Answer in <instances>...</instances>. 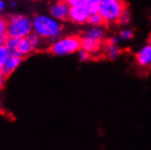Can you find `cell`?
Returning a JSON list of instances; mask_svg holds the SVG:
<instances>
[{
	"instance_id": "52a82bcc",
	"label": "cell",
	"mask_w": 151,
	"mask_h": 150,
	"mask_svg": "<svg viewBox=\"0 0 151 150\" xmlns=\"http://www.w3.org/2000/svg\"><path fill=\"white\" fill-rule=\"evenodd\" d=\"M91 13L82 6H75L71 7L69 13V20L76 24H84L88 23Z\"/></svg>"
},
{
	"instance_id": "30bf717a",
	"label": "cell",
	"mask_w": 151,
	"mask_h": 150,
	"mask_svg": "<svg viewBox=\"0 0 151 150\" xmlns=\"http://www.w3.org/2000/svg\"><path fill=\"white\" fill-rule=\"evenodd\" d=\"M136 61L140 67L148 68L151 67V46H144L139 52L136 54Z\"/></svg>"
},
{
	"instance_id": "ffe728a7",
	"label": "cell",
	"mask_w": 151,
	"mask_h": 150,
	"mask_svg": "<svg viewBox=\"0 0 151 150\" xmlns=\"http://www.w3.org/2000/svg\"><path fill=\"white\" fill-rule=\"evenodd\" d=\"M69 4H70V7H75V6H80V4L83 2V0H66Z\"/></svg>"
},
{
	"instance_id": "6da1fadb",
	"label": "cell",
	"mask_w": 151,
	"mask_h": 150,
	"mask_svg": "<svg viewBox=\"0 0 151 150\" xmlns=\"http://www.w3.org/2000/svg\"><path fill=\"white\" fill-rule=\"evenodd\" d=\"M33 32L41 36L43 40L50 41L52 43L60 38L63 33L61 21L53 18L49 14H37L33 18Z\"/></svg>"
},
{
	"instance_id": "9a60e30c",
	"label": "cell",
	"mask_w": 151,
	"mask_h": 150,
	"mask_svg": "<svg viewBox=\"0 0 151 150\" xmlns=\"http://www.w3.org/2000/svg\"><path fill=\"white\" fill-rule=\"evenodd\" d=\"M10 56L11 55H10L8 48L6 47V45H0V66H4Z\"/></svg>"
},
{
	"instance_id": "3957f363",
	"label": "cell",
	"mask_w": 151,
	"mask_h": 150,
	"mask_svg": "<svg viewBox=\"0 0 151 150\" xmlns=\"http://www.w3.org/2000/svg\"><path fill=\"white\" fill-rule=\"evenodd\" d=\"M7 33L10 38H27L33 32V20L27 15L15 13L7 19Z\"/></svg>"
},
{
	"instance_id": "7402d4cb",
	"label": "cell",
	"mask_w": 151,
	"mask_h": 150,
	"mask_svg": "<svg viewBox=\"0 0 151 150\" xmlns=\"http://www.w3.org/2000/svg\"><path fill=\"white\" fill-rule=\"evenodd\" d=\"M9 6H10V7H11V8H14L15 6H17V2H15V1H11V2H10V4H9Z\"/></svg>"
},
{
	"instance_id": "277c9868",
	"label": "cell",
	"mask_w": 151,
	"mask_h": 150,
	"mask_svg": "<svg viewBox=\"0 0 151 150\" xmlns=\"http://www.w3.org/2000/svg\"><path fill=\"white\" fill-rule=\"evenodd\" d=\"M81 49V38L76 35H68L58 38L52 43L49 52L55 56H67L73 53H78Z\"/></svg>"
},
{
	"instance_id": "4fadbf2b",
	"label": "cell",
	"mask_w": 151,
	"mask_h": 150,
	"mask_svg": "<svg viewBox=\"0 0 151 150\" xmlns=\"http://www.w3.org/2000/svg\"><path fill=\"white\" fill-rule=\"evenodd\" d=\"M80 6H82L88 11L92 13H98L101 7V0H83V2Z\"/></svg>"
},
{
	"instance_id": "9c48e42d",
	"label": "cell",
	"mask_w": 151,
	"mask_h": 150,
	"mask_svg": "<svg viewBox=\"0 0 151 150\" xmlns=\"http://www.w3.org/2000/svg\"><path fill=\"white\" fill-rule=\"evenodd\" d=\"M119 38H111L109 41L106 42L105 45V53L107 57L110 58L111 60L116 59L117 57L121 55V48H119Z\"/></svg>"
},
{
	"instance_id": "603a6c76",
	"label": "cell",
	"mask_w": 151,
	"mask_h": 150,
	"mask_svg": "<svg viewBox=\"0 0 151 150\" xmlns=\"http://www.w3.org/2000/svg\"><path fill=\"white\" fill-rule=\"evenodd\" d=\"M150 46H151V41H150Z\"/></svg>"
},
{
	"instance_id": "e0dca14e",
	"label": "cell",
	"mask_w": 151,
	"mask_h": 150,
	"mask_svg": "<svg viewBox=\"0 0 151 150\" xmlns=\"http://www.w3.org/2000/svg\"><path fill=\"white\" fill-rule=\"evenodd\" d=\"M129 22H130V13H129L128 9L126 8L124 12H123V14L121 15L119 20H118V23L122 24V25H127Z\"/></svg>"
},
{
	"instance_id": "8992f818",
	"label": "cell",
	"mask_w": 151,
	"mask_h": 150,
	"mask_svg": "<svg viewBox=\"0 0 151 150\" xmlns=\"http://www.w3.org/2000/svg\"><path fill=\"white\" fill-rule=\"evenodd\" d=\"M70 9H71V7L66 0H57L54 4H50L49 14L55 19L59 20V21L69 20Z\"/></svg>"
},
{
	"instance_id": "d6986e66",
	"label": "cell",
	"mask_w": 151,
	"mask_h": 150,
	"mask_svg": "<svg viewBox=\"0 0 151 150\" xmlns=\"http://www.w3.org/2000/svg\"><path fill=\"white\" fill-rule=\"evenodd\" d=\"M7 29H8L7 19L6 18H1L0 19V35L7 33Z\"/></svg>"
},
{
	"instance_id": "8fae6325",
	"label": "cell",
	"mask_w": 151,
	"mask_h": 150,
	"mask_svg": "<svg viewBox=\"0 0 151 150\" xmlns=\"http://www.w3.org/2000/svg\"><path fill=\"white\" fill-rule=\"evenodd\" d=\"M101 44H102V42L88 38L86 35H83L81 38V48L87 50L90 55H93L95 53H98L100 50V48H101Z\"/></svg>"
},
{
	"instance_id": "5b68a950",
	"label": "cell",
	"mask_w": 151,
	"mask_h": 150,
	"mask_svg": "<svg viewBox=\"0 0 151 150\" xmlns=\"http://www.w3.org/2000/svg\"><path fill=\"white\" fill-rule=\"evenodd\" d=\"M126 9L124 0H101L99 13L102 15L105 23H115Z\"/></svg>"
},
{
	"instance_id": "ac0fdd59",
	"label": "cell",
	"mask_w": 151,
	"mask_h": 150,
	"mask_svg": "<svg viewBox=\"0 0 151 150\" xmlns=\"http://www.w3.org/2000/svg\"><path fill=\"white\" fill-rule=\"evenodd\" d=\"M90 54L87 52V50H84V49H80L79 52H78V58H79L80 61H87L89 58H90Z\"/></svg>"
},
{
	"instance_id": "44dd1931",
	"label": "cell",
	"mask_w": 151,
	"mask_h": 150,
	"mask_svg": "<svg viewBox=\"0 0 151 150\" xmlns=\"http://www.w3.org/2000/svg\"><path fill=\"white\" fill-rule=\"evenodd\" d=\"M4 8H6V2H4V0H0V10L4 11Z\"/></svg>"
},
{
	"instance_id": "7a4b0ae2",
	"label": "cell",
	"mask_w": 151,
	"mask_h": 150,
	"mask_svg": "<svg viewBox=\"0 0 151 150\" xmlns=\"http://www.w3.org/2000/svg\"><path fill=\"white\" fill-rule=\"evenodd\" d=\"M41 40V36L32 32L27 38H9L6 43V47L11 56H19L24 58L40 47L42 42Z\"/></svg>"
},
{
	"instance_id": "5bb4252c",
	"label": "cell",
	"mask_w": 151,
	"mask_h": 150,
	"mask_svg": "<svg viewBox=\"0 0 151 150\" xmlns=\"http://www.w3.org/2000/svg\"><path fill=\"white\" fill-rule=\"evenodd\" d=\"M88 23L91 26H102L103 24H105V21H104L102 15L98 12V13H92L90 15Z\"/></svg>"
},
{
	"instance_id": "7c38bea8",
	"label": "cell",
	"mask_w": 151,
	"mask_h": 150,
	"mask_svg": "<svg viewBox=\"0 0 151 150\" xmlns=\"http://www.w3.org/2000/svg\"><path fill=\"white\" fill-rule=\"evenodd\" d=\"M83 35L93 38V40H96V41L102 42L103 38H105V31L103 30L101 26H91L84 32Z\"/></svg>"
},
{
	"instance_id": "ba28073f",
	"label": "cell",
	"mask_w": 151,
	"mask_h": 150,
	"mask_svg": "<svg viewBox=\"0 0 151 150\" xmlns=\"http://www.w3.org/2000/svg\"><path fill=\"white\" fill-rule=\"evenodd\" d=\"M23 58L19 56H10L4 66H0V76L7 79L13 74L22 63Z\"/></svg>"
},
{
	"instance_id": "2e32d148",
	"label": "cell",
	"mask_w": 151,
	"mask_h": 150,
	"mask_svg": "<svg viewBox=\"0 0 151 150\" xmlns=\"http://www.w3.org/2000/svg\"><path fill=\"white\" fill-rule=\"evenodd\" d=\"M134 38V32L129 29H125V30H122L121 33H119V38L122 41H130L132 38Z\"/></svg>"
}]
</instances>
